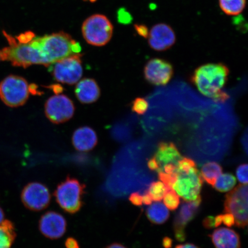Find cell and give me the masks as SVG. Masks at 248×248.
<instances>
[{"mask_svg": "<svg viewBox=\"0 0 248 248\" xmlns=\"http://www.w3.org/2000/svg\"><path fill=\"white\" fill-rule=\"evenodd\" d=\"M201 203V195L194 201L183 202L173 221V229L176 240L184 242L186 239V226L196 217Z\"/></svg>", "mask_w": 248, "mask_h": 248, "instance_id": "12", "label": "cell"}, {"mask_svg": "<svg viewBox=\"0 0 248 248\" xmlns=\"http://www.w3.org/2000/svg\"><path fill=\"white\" fill-rule=\"evenodd\" d=\"M75 107L66 95H56L49 98L45 105L46 117L54 124H61L69 120L74 115Z\"/></svg>", "mask_w": 248, "mask_h": 248, "instance_id": "11", "label": "cell"}, {"mask_svg": "<svg viewBox=\"0 0 248 248\" xmlns=\"http://www.w3.org/2000/svg\"><path fill=\"white\" fill-rule=\"evenodd\" d=\"M222 222L225 225L231 227L235 224L234 217L231 213H226L222 215Z\"/></svg>", "mask_w": 248, "mask_h": 248, "instance_id": "33", "label": "cell"}, {"mask_svg": "<svg viewBox=\"0 0 248 248\" xmlns=\"http://www.w3.org/2000/svg\"><path fill=\"white\" fill-rule=\"evenodd\" d=\"M158 177L161 182L166 186L168 191L173 189V185L176 181V172L172 174H169L164 172H158Z\"/></svg>", "mask_w": 248, "mask_h": 248, "instance_id": "28", "label": "cell"}, {"mask_svg": "<svg viewBox=\"0 0 248 248\" xmlns=\"http://www.w3.org/2000/svg\"><path fill=\"white\" fill-rule=\"evenodd\" d=\"M222 222V215H219L215 217V228L218 227Z\"/></svg>", "mask_w": 248, "mask_h": 248, "instance_id": "40", "label": "cell"}, {"mask_svg": "<svg viewBox=\"0 0 248 248\" xmlns=\"http://www.w3.org/2000/svg\"><path fill=\"white\" fill-rule=\"evenodd\" d=\"M237 177L241 184H248V164H243L238 167Z\"/></svg>", "mask_w": 248, "mask_h": 248, "instance_id": "29", "label": "cell"}, {"mask_svg": "<svg viewBox=\"0 0 248 248\" xmlns=\"http://www.w3.org/2000/svg\"><path fill=\"white\" fill-rule=\"evenodd\" d=\"M82 34L89 44L103 46L110 41L113 27L104 15H94L87 18L83 24Z\"/></svg>", "mask_w": 248, "mask_h": 248, "instance_id": "5", "label": "cell"}, {"mask_svg": "<svg viewBox=\"0 0 248 248\" xmlns=\"http://www.w3.org/2000/svg\"><path fill=\"white\" fill-rule=\"evenodd\" d=\"M148 44L155 51H163L169 49L176 42V35L172 28L166 23L154 25L149 31Z\"/></svg>", "mask_w": 248, "mask_h": 248, "instance_id": "14", "label": "cell"}, {"mask_svg": "<svg viewBox=\"0 0 248 248\" xmlns=\"http://www.w3.org/2000/svg\"><path fill=\"white\" fill-rule=\"evenodd\" d=\"M203 227L207 229H212L215 228V217L208 216L203 220Z\"/></svg>", "mask_w": 248, "mask_h": 248, "instance_id": "34", "label": "cell"}, {"mask_svg": "<svg viewBox=\"0 0 248 248\" xmlns=\"http://www.w3.org/2000/svg\"><path fill=\"white\" fill-rule=\"evenodd\" d=\"M44 62L48 66L55 62L76 54H79L81 47L78 43L66 33H52L33 39Z\"/></svg>", "mask_w": 248, "mask_h": 248, "instance_id": "2", "label": "cell"}, {"mask_svg": "<svg viewBox=\"0 0 248 248\" xmlns=\"http://www.w3.org/2000/svg\"><path fill=\"white\" fill-rule=\"evenodd\" d=\"M229 74V70L226 65L209 63L195 70L191 79L203 95L217 101H225L229 95L222 89L227 81Z\"/></svg>", "mask_w": 248, "mask_h": 248, "instance_id": "1", "label": "cell"}, {"mask_svg": "<svg viewBox=\"0 0 248 248\" xmlns=\"http://www.w3.org/2000/svg\"><path fill=\"white\" fill-rule=\"evenodd\" d=\"M35 35L32 32H26L21 33L19 36L16 37L17 41L21 43H29L35 38Z\"/></svg>", "mask_w": 248, "mask_h": 248, "instance_id": "30", "label": "cell"}, {"mask_svg": "<svg viewBox=\"0 0 248 248\" xmlns=\"http://www.w3.org/2000/svg\"><path fill=\"white\" fill-rule=\"evenodd\" d=\"M168 191L166 186L161 181L152 183L149 187L148 193L153 201L160 202L163 200L164 195Z\"/></svg>", "mask_w": 248, "mask_h": 248, "instance_id": "25", "label": "cell"}, {"mask_svg": "<svg viewBox=\"0 0 248 248\" xmlns=\"http://www.w3.org/2000/svg\"><path fill=\"white\" fill-rule=\"evenodd\" d=\"M235 184H236V179L232 173H226L219 176L213 187L216 190L221 193H226L232 190Z\"/></svg>", "mask_w": 248, "mask_h": 248, "instance_id": "24", "label": "cell"}, {"mask_svg": "<svg viewBox=\"0 0 248 248\" xmlns=\"http://www.w3.org/2000/svg\"><path fill=\"white\" fill-rule=\"evenodd\" d=\"M216 248H241L239 234L232 229L221 228L210 235Z\"/></svg>", "mask_w": 248, "mask_h": 248, "instance_id": "16", "label": "cell"}, {"mask_svg": "<svg viewBox=\"0 0 248 248\" xmlns=\"http://www.w3.org/2000/svg\"><path fill=\"white\" fill-rule=\"evenodd\" d=\"M16 237L13 223L4 220L0 224V248H11Z\"/></svg>", "mask_w": 248, "mask_h": 248, "instance_id": "21", "label": "cell"}, {"mask_svg": "<svg viewBox=\"0 0 248 248\" xmlns=\"http://www.w3.org/2000/svg\"><path fill=\"white\" fill-rule=\"evenodd\" d=\"M146 215L149 221L153 224L161 225L168 220L170 212L164 204L160 202H156L147 209Z\"/></svg>", "mask_w": 248, "mask_h": 248, "instance_id": "20", "label": "cell"}, {"mask_svg": "<svg viewBox=\"0 0 248 248\" xmlns=\"http://www.w3.org/2000/svg\"><path fill=\"white\" fill-rule=\"evenodd\" d=\"M135 29L139 36L145 39H147L149 31L150 30L148 29L147 26L143 24H136L135 26Z\"/></svg>", "mask_w": 248, "mask_h": 248, "instance_id": "31", "label": "cell"}, {"mask_svg": "<svg viewBox=\"0 0 248 248\" xmlns=\"http://www.w3.org/2000/svg\"><path fill=\"white\" fill-rule=\"evenodd\" d=\"M142 203L145 205H150L153 203V199L148 193L145 194L142 196Z\"/></svg>", "mask_w": 248, "mask_h": 248, "instance_id": "38", "label": "cell"}, {"mask_svg": "<svg viewBox=\"0 0 248 248\" xmlns=\"http://www.w3.org/2000/svg\"><path fill=\"white\" fill-rule=\"evenodd\" d=\"M129 200L136 206H141L142 204V196L139 193H133L130 195Z\"/></svg>", "mask_w": 248, "mask_h": 248, "instance_id": "32", "label": "cell"}, {"mask_svg": "<svg viewBox=\"0 0 248 248\" xmlns=\"http://www.w3.org/2000/svg\"><path fill=\"white\" fill-rule=\"evenodd\" d=\"M159 164V170L164 166L174 164L178 166V162L182 158L181 153L173 142H162L158 145L154 156Z\"/></svg>", "mask_w": 248, "mask_h": 248, "instance_id": "18", "label": "cell"}, {"mask_svg": "<svg viewBox=\"0 0 248 248\" xmlns=\"http://www.w3.org/2000/svg\"><path fill=\"white\" fill-rule=\"evenodd\" d=\"M203 180L196 167L187 171L176 170V179L173 189L185 201H192L200 196Z\"/></svg>", "mask_w": 248, "mask_h": 248, "instance_id": "7", "label": "cell"}, {"mask_svg": "<svg viewBox=\"0 0 248 248\" xmlns=\"http://www.w3.org/2000/svg\"><path fill=\"white\" fill-rule=\"evenodd\" d=\"M175 248H201L199 247L195 246V244L187 243L184 244H179L176 246Z\"/></svg>", "mask_w": 248, "mask_h": 248, "instance_id": "39", "label": "cell"}, {"mask_svg": "<svg viewBox=\"0 0 248 248\" xmlns=\"http://www.w3.org/2000/svg\"><path fill=\"white\" fill-rule=\"evenodd\" d=\"M51 87L53 89L55 93H57V94H58L59 93H61L62 91H63V88H62V87L60 85H54Z\"/></svg>", "mask_w": 248, "mask_h": 248, "instance_id": "42", "label": "cell"}, {"mask_svg": "<svg viewBox=\"0 0 248 248\" xmlns=\"http://www.w3.org/2000/svg\"><path fill=\"white\" fill-rule=\"evenodd\" d=\"M4 221V213L3 212V210L0 207V224L3 221Z\"/></svg>", "mask_w": 248, "mask_h": 248, "instance_id": "43", "label": "cell"}, {"mask_svg": "<svg viewBox=\"0 0 248 248\" xmlns=\"http://www.w3.org/2000/svg\"><path fill=\"white\" fill-rule=\"evenodd\" d=\"M29 86L23 77L11 75L0 83V98L7 106H22L29 98Z\"/></svg>", "mask_w": 248, "mask_h": 248, "instance_id": "6", "label": "cell"}, {"mask_svg": "<svg viewBox=\"0 0 248 248\" xmlns=\"http://www.w3.org/2000/svg\"><path fill=\"white\" fill-rule=\"evenodd\" d=\"M105 248H127L126 247L123 246V244L120 243H113L110 245H108Z\"/></svg>", "mask_w": 248, "mask_h": 248, "instance_id": "41", "label": "cell"}, {"mask_svg": "<svg viewBox=\"0 0 248 248\" xmlns=\"http://www.w3.org/2000/svg\"><path fill=\"white\" fill-rule=\"evenodd\" d=\"M0 60H1V55H0Z\"/></svg>", "mask_w": 248, "mask_h": 248, "instance_id": "44", "label": "cell"}, {"mask_svg": "<svg viewBox=\"0 0 248 248\" xmlns=\"http://www.w3.org/2000/svg\"><path fill=\"white\" fill-rule=\"evenodd\" d=\"M248 185L240 184L226 195L225 212L232 214L237 227L248 225Z\"/></svg>", "mask_w": 248, "mask_h": 248, "instance_id": "8", "label": "cell"}, {"mask_svg": "<svg viewBox=\"0 0 248 248\" xmlns=\"http://www.w3.org/2000/svg\"><path fill=\"white\" fill-rule=\"evenodd\" d=\"M218 4L221 10L230 16L243 13L247 5V0H218Z\"/></svg>", "mask_w": 248, "mask_h": 248, "instance_id": "22", "label": "cell"}, {"mask_svg": "<svg viewBox=\"0 0 248 248\" xmlns=\"http://www.w3.org/2000/svg\"><path fill=\"white\" fill-rule=\"evenodd\" d=\"M39 228L43 235L49 239H58L67 229V222L63 216L55 212H46L40 218Z\"/></svg>", "mask_w": 248, "mask_h": 248, "instance_id": "15", "label": "cell"}, {"mask_svg": "<svg viewBox=\"0 0 248 248\" xmlns=\"http://www.w3.org/2000/svg\"><path fill=\"white\" fill-rule=\"evenodd\" d=\"M222 170L221 166L218 163L211 162L204 164L202 167L201 174L203 180L213 187L217 178L222 174Z\"/></svg>", "mask_w": 248, "mask_h": 248, "instance_id": "23", "label": "cell"}, {"mask_svg": "<svg viewBox=\"0 0 248 248\" xmlns=\"http://www.w3.org/2000/svg\"><path fill=\"white\" fill-rule=\"evenodd\" d=\"M173 241L171 238L169 237L163 238L162 245L164 248H171L172 247Z\"/></svg>", "mask_w": 248, "mask_h": 248, "instance_id": "37", "label": "cell"}, {"mask_svg": "<svg viewBox=\"0 0 248 248\" xmlns=\"http://www.w3.org/2000/svg\"><path fill=\"white\" fill-rule=\"evenodd\" d=\"M76 94L82 103L91 104L100 97V89L94 79L85 78L77 85Z\"/></svg>", "mask_w": 248, "mask_h": 248, "instance_id": "19", "label": "cell"}, {"mask_svg": "<svg viewBox=\"0 0 248 248\" xmlns=\"http://www.w3.org/2000/svg\"><path fill=\"white\" fill-rule=\"evenodd\" d=\"M147 165L149 169L151 170H156V171H157V170H159V164H158L156 158L154 156L151 157V159L148 160Z\"/></svg>", "mask_w": 248, "mask_h": 248, "instance_id": "36", "label": "cell"}, {"mask_svg": "<svg viewBox=\"0 0 248 248\" xmlns=\"http://www.w3.org/2000/svg\"><path fill=\"white\" fill-rule=\"evenodd\" d=\"M164 205L167 208L175 211L178 208L180 204V197L176 192L172 189L167 192L163 198Z\"/></svg>", "mask_w": 248, "mask_h": 248, "instance_id": "26", "label": "cell"}, {"mask_svg": "<svg viewBox=\"0 0 248 248\" xmlns=\"http://www.w3.org/2000/svg\"><path fill=\"white\" fill-rule=\"evenodd\" d=\"M86 186L78 180L67 176L54 192L56 201L65 212L74 215L81 209Z\"/></svg>", "mask_w": 248, "mask_h": 248, "instance_id": "4", "label": "cell"}, {"mask_svg": "<svg viewBox=\"0 0 248 248\" xmlns=\"http://www.w3.org/2000/svg\"><path fill=\"white\" fill-rule=\"evenodd\" d=\"M98 142L95 132L88 126L82 127L76 130L73 136L74 148L80 152H88L93 150Z\"/></svg>", "mask_w": 248, "mask_h": 248, "instance_id": "17", "label": "cell"}, {"mask_svg": "<svg viewBox=\"0 0 248 248\" xmlns=\"http://www.w3.org/2000/svg\"><path fill=\"white\" fill-rule=\"evenodd\" d=\"M9 46L0 51L1 61L11 62L14 66L27 68L32 64L44 65L41 54L32 40L29 43H21L16 38L3 31Z\"/></svg>", "mask_w": 248, "mask_h": 248, "instance_id": "3", "label": "cell"}, {"mask_svg": "<svg viewBox=\"0 0 248 248\" xmlns=\"http://www.w3.org/2000/svg\"><path fill=\"white\" fill-rule=\"evenodd\" d=\"M64 245L66 248H80L78 242L73 237L67 238Z\"/></svg>", "mask_w": 248, "mask_h": 248, "instance_id": "35", "label": "cell"}, {"mask_svg": "<svg viewBox=\"0 0 248 248\" xmlns=\"http://www.w3.org/2000/svg\"><path fill=\"white\" fill-rule=\"evenodd\" d=\"M51 195L48 188L39 182L27 184L21 192V201L25 207L33 212H40L49 206Z\"/></svg>", "mask_w": 248, "mask_h": 248, "instance_id": "10", "label": "cell"}, {"mask_svg": "<svg viewBox=\"0 0 248 248\" xmlns=\"http://www.w3.org/2000/svg\"><path fill=\"white\" fill-rule=\"evenodd\" d=\"M82 55L74 54L55 62L53 75L57 81L74 85L82 76Z\"/></svg>", "mask_w": 248, "mask_h": 248, "instance_id": "9", "label": "cell"}, {"mask_svg": "<svg viewBox=\"0 0 248 248\" xmlns=\"http://www.w3.org/2000/svg\"><path fill=\"white\" fill-rule=\"evenodd\" d=\"M144 73L145 79L151 84L164 86L171 79L173 69L169 62L163 59L154 58L147 62Z\"/></svg>", "mask_w": 248, "mask_h": 248, "instance_id": "13", "label": "cell"}, {"mask_svg": "<svg viewBox=\"0 0 248 248\" xmlns=\"http://www.w3.org/2000/svg\"><path fill=\"white\" fill-rule=\"evenodd\" d=\"M148 108V102L144 98L139 97L136 98L133 102L132 109L139 115H142L146 112Z\"/></svg>", "mask_w": 248, "mask_h": 248, "instance_id": "27", "label": "cell"}]
</instances>
